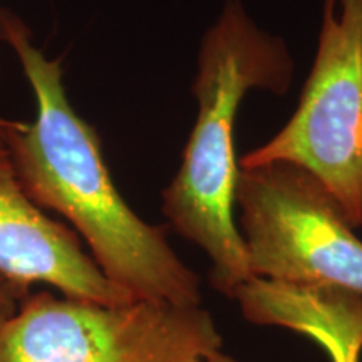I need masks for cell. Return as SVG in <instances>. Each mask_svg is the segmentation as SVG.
Masks as SVG:
<instances>
[{
    "label": "cell",
    "instance_id": "obj_8",
    "mask_svg": "<svg viewBox=\"0 0 362 362\" xmlns=\"http://www.w3.org/2000/svg\"><path fill=\"white\" fill-rule=\"evenodd\" d=\"M29 285L12 279L6 272L0 270V334L8 320L17 314L22 302L29 296Z\"/></svg>",
    "mask_w": 362,
    "mask_h": 362
},
{
    "label": "cell",
    "instance_id": "obj_1",
    "mask_svg": "<svg viewBox=\"0 0 362 362\" xmlns=\"http://www.w3.org/2000/svg\"><path fill=\"white\" fill-rule=\"evenodd\" d=\"M0 40L19 59L35 99L33 123L4 133L29 197L64 216L107 280L136 300L202 305V280L176 255L163 226L124 202L103 155L98 131L72 107L59 59L35 45L17 13L0 8Z\"/></svg>",
    "mask_w": 362,
    "mask_h": 362
},
{
    "label": "cell",
    "instance_id": "obj_7",
    "mask_svg": "<svg viewBox=\"0 0 362 362\" xmlns=\"http://www.w3.org/2000/svg\"><path fill=\"white\" fill-rule=\"evenodd\" d=\"M242 315L310 337L330 362H361L362 296L327 285L248 280L233 296Z\"/></svg>",
    "mask_w": 362,
    "mask_h": 362
},
{
    "label": "cell",
    "instance_id": "obj_6",
    "mask_svg": "<svg viewBox=\"0 0 362 362\" xmlns=\"http://www.w3.org/2000/svg\"><path fill=\"white\" fill-rule=\"evenodd\" d=\"M6 129H0V270L29 287L47 284L67 297L103 304L136 300L107 280L74 230L29 197L4 141Z\"/></svg>",
    "mask_w": 362,
    "mask_h": 362
},
{
    "label": "cell",
    "instance_id": "obj_2",
    "mask_svg": "<svg viewBox=\"0 0 362 362\" xmlns=\"http://www.w3.org/2000/svg\"><path fill=\"white\" fill-rule=\"evenodd\" d=\"M293 69L284 39L260 29L242 0H225L198 49L197 119L161 208L176 232L206 253L211 287L230 298L253 279L233 216L240 176L235 119L250 90L287 93Z\"/></svg>",
    "mask_w": 362,
    "mask_h": 362
},
{
    "label": "cell",
    "instance_id": "obj_5",
    "mask_svg": "<svg viewBox=\"0 0 362 362\" xmlns=\"http://www.w3.org/2000/svg\"><path fill=\"white\" fill-rule=\"evenodd\" d=\"M235 205L253 277L362 296V240L310 171L282 161L240 166Z\"/></svg>",
    "mask_w": 362,
    "mask_h": 362
},
{
    "label": "cell",
    "instance_id": "obj_4",
    "mask_svg": "<svg viewBox=\"0 0 362 362\" xmlns=\"http://www.w3.org/2000/svg\"><path fill=\"white\" fill-rule=\"evenodd\" d=\"M317 52L300 101L274 138L242 168L291 163L310 171L362 226V0H320Z\"/></svg>",
    "mask_w": 362,
    "mask_h": 362
},
{
    "label": "cell",
    "instance_id": "obj_10",
    "mask_svg": "<svg viewBox=\"0 0 362 362\" xmlns=\"http://www.w3.org/2000/svg\"><path fill=\"white\" fill-rule=\"evenodd\" d=\"M12 121L11 119H4V117H0V129H6L7 126H11Z\"/></svg>",
    "mask_w": 362,
    "mask_h": 362
},
{
    "label": "cell",
    "instance_id": "obj_9",
    "mask_svg": "<svg viewBox=\"0 0 362 362\" xmlns=\"http://www.w3.org/2000/svg\"><path fill=\"white\" fill-rule=\"evenodd\" d=\"M202 362H238V361L233 359L232 356H228V354H225V352H221V349H220V351L214 352V354H210L208 357H205V359H203Z\"/></svg>",
    "mask_w": 362,
    "mask_h": 362
},
{
    "label": "cell",
    "instance_id": "obj_3",
    "mask_svg": "<svg viewBox=\"0 0 362 362\" xmlns=\"http://www.w3.org/2000/svg\"><path fill=\"white\" fill-rule=\"evenodd\" d=\"M221 336L202 305L103 304L29 293L0 334V362H202Z\"/></svg>",
    "mask_w": 362,
    "mask_h": 362
}]
</instances>
